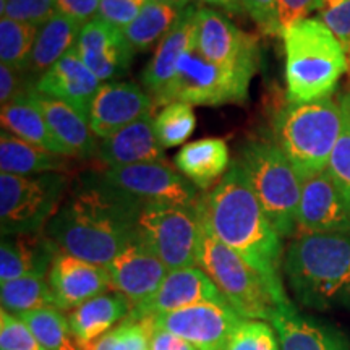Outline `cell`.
Here are the masks:
<instances>
[{"label":"cell","instance_id":"obj_25","mask_svg":"<svg viewBox=\"0 0 350 350\" xmlns=\"http://www.w3.org/2000/svg\"><path fill=\"white\" fill-rule=\"evenodd\" d=\"M133 304L112 291L85 301L68 312L67 319L80 350H88L99 338L130 317Z\"/></svg>","mask_w":350,"mask_h":350},{"label":"cell","instance_id":"obj_28","mask_svg":"<svg viewBox=\"0 0 350 350\" xmlns=\"http://www.w3.org/2000/svg\"><path fill=\"white\" fill-rule=\"evenodd\" d=\"M0 120H2V130L12 133L13 137L42 148L46 151L70 157L65 148L52 135L41 109L29 94V90L25 94L13 99L12 103L2 106Z\"/></svg>","mask_w":350,"mask_h":350},{"label":"cell","instance_id":"obj_37","mask_svg":"<svg viewBox=\"0 0 350 350\" xmlns=\"http://www.w3.org/2000/svg\"><path fill=\"white\" fill-rule=\"evenodd\" d=\"M151 326L148 319L133 321L125 319L103 338H99L88 350H151Z\"/></svg>","mask_w":350,"mask_h":350},{"label":"cell","instance_id":"obj_32","mask_svg":"<svg viewBox=\"0 0 350 350\" xmlns=\"http://www.w3.org/2000/svg\"><path fill=\"white\" fill-rule=\"evenodd\" d=\"M2 308L13 314H23L33 310L55 306L47 275H25L0 284ZM57 308V306H55Z\"/></svg>","mask_w":350,"mask_h":350},{"label":"cell","instance_id":"obj_41","mask_svg":"<svg viewBox=\"0 0 350 350\" xmlns=\"http://www.w3.org/2000/svg\"><path fill=\"white\" fill-rule=\"evenodd\" d=\"M55 13L57 0H5L3 16L41 28Z\"/></svg>","mask_w":350,"mask_h":350},{"label":"cell","instance_id":"obj_6","mask_svg":"<svg viewBox=\"0 0 350 350\" xmlns=\"http://www.w3.org/2000/svg\"><path fill=\"white\" fill-rule=\"evenodd\" d=\"M235 163L243 170L248 185L275 232L282 239L294 237L304 180L279 144L248 143Z\"/></svg>","mask_w":350,"mask_h":350},{"label":"cell","instance_id":"obj_13","mask_svg":"<svg viewBox=\"0 0 350 350\" xmlns=\"http://www.w3.org/2000/svg\"><path fill=\"white\" fill-rule=\"evenodd\" d=\"M195 47L211 62L252 77L260 64L256 38L239 29L222 13L209 8L196 10Z\"/></svg>","mask_w":350,"mask_h":350},{"label":"cell","instance_id":"obj_29","mask_svg":"<svg viewBox=\"0 0 350 350\" xmlns=\"http://www.w3.org/2000/svg\"><path fill=\"white\" fill-rule=\"evenodd\" d=\"M81 28L80 23L57 12L39 28L28 72L39 77L44 75L52 65L75 49Z\"/></svg>","mask_w":350,"mask_h":350},{"label":"cell","instance_id":"obj_43","mask_svg":"<svg viewBox=\"0 0 350 350\" xmlns=\"http://www.w3.org/2000/svg\"><path fill=\"white\" fill-rule=\"evenodd\" d=\"M279 0H242V7L248 12L258 28L265 34H281L278 18Z\"/></svg>","mask_w":350,"mask_h":350},{"label":"cell","instance_id":"obj_48","mask_svg":"<svg viewBox=\"0 0 350 350\" xmlns=\"http://www.w3.org/2000/svg\"><path fill=\"white\" fill-rule=\"evenodd\" d=\"M203 2L213 3V5H221V7L227 8V10L237 12L240 3H242V0H203Z\"/></svg>","mask_w":350,"mask_h":350},{"label":"cell","instance_id":"obj_24","mask_svg":"<svg viewBox=\"0 0 350 350\" xmlns=\"http://www.w3.org/2000/svg\"><path fill=\"white\" fill-rule=\"evenodd\" d=\"M59 252L46 232L3 235L0 243V284L25 278L47 275Z\"/></svg>","mask_w":350,"mask_h":350},{"label":"cell","instance_id":"obj_3","mask_svg":"<svg viewBox=\"0 0 350 350\" xmlns=\"http://www.w3.org/2000/svg\"><path fill=\"white\" fill-rule=\"evenodd\" d=\"M282 271L295 300L312 310L350 305V230L299 234Z\"/></svg>","mask_w":350,"mask_h":350},{"label":"cell","instance_id":"obj_46","mask_svg":"<svg viewBox=\"0 0 350 350\" xmlns=\"http://www.w3.org/2000/svg\"><path fill=\"white\" fill-rule=\"evenodd\" d=\"M23 86H21V78L15 68L8 65H0V103L2 106L12 103L18 96L25 94Z\"/></svg>","mask_w":350,"mask_h":350},{"label":"cell","instance_id":"obj_31","mask_svg":"<svg viewBox=\"0 0 350 350\" xmlns=\"http://www.w3.org/2000/svg\"><path fill=\"white\" fill-rule=\"evenodd\" d=\"M180 13L182 10L177 7L148 2L133 23L122 31L135 52H148L170 31Z\"/></svg>","mask_w":350,"mask_h":350},{"label":"cell","instance_id":"obj_42","mask_svg":"<svg viewBox=\"0 0 350 350\" xmlns=\"http://www.w3.org/2000/svg\"><path fill=\"white\" fill-rule=\"evenodd\" d=\"M148 0H100L98 20L113 26V28L125 29L142 13Z\"/></svg>","mask_w":350,"mask_h":350},{"label":"cell","instance_id":"obj_16","mask_svg":"<svg viewBox=\"0 0 350 350\" xmlns=\"http://www.w3.org/2000/svg\"><path fill=\"white\" fill-rule=\"evenodd\" d=\"M152 106L154 100L137 83H104L91 104L88 122L96 138L106 139L152 112Z\"/></svg>","mask_w":350,"mask_h":350},{"label":"cell","instance_id":"obj_2","mask_svg":"<svg viewBox=\"0 0 350 350\" xmlns=\"http://www.w3.org/2000/svg\"><path fill=\"white\" fill-rule=\"evenodd\" d=\"M200 201L217 239L265 279L278 305L291 304L281 275L282 237L266 217L239 164H232Z\"/></svg>","mask_w":350,"mask_h":350},{"label":"cell","instance_id":"obj_4","mask_svg":"<svg viewBox=\"0 0 350 350\" xmlns=\"http://www.w3.org/2000/svg\"><path fill=\"white\" fill-rule=\"evenodd\" d=\"M287 99L291 104L329 98L345 72L347 57L339 39L319 18H304L282 31Z\"/></svg>","mask_w":350,"mask_h":350},{"label":"cell","instance_id":"obj_47","mask_svg":"<svg viewBox=\"0 0 350 350\" xmlns=\"http://www.w3.org/2000/svg\"><path fill=\"white\" fill-rule=\"evenodd\" d=\"M150 349L151 350H198L188 340L182 339L180 336H175L169 331L151 329L150 336Z\"/></svg>","mask_w":350,"mask_h":350},{"label":"cell","instance_id":"obj_50","mask_svg":"<svg viewBox=\"0 0 350 350\" xmlns=\"http://www.w3.org/2000/svg\"><path fill=\"white\" fill-rule=\"evenodd\" d=\"M344 51H345V57H347V64H349V78H350V44H349V46H345V47H344Z\"/></svg>","mask_w":350,"mask_h":350},{"label":"cell","instance_id":"obj_14","mask_svg":"<svg viewBox=\"0 0 350 350\" xmlns=\"http://www.w3.org/2000/svg\"><path fill=\"white\" fill-rule=\"evenodd\" d=\"M229 304L211 281V278L204 273L200 266L169 271L164 282L142 304L135 305L130 317L126 319L142 321V319L154 318L157 314H164L175 310L185 308L196 304Z\"/></svg>","mask_w":350,"mask_h":350},{"label":"cell","instance_id":"obj_1","mask_svg":"<svg viewBox=\"0 0 350 350\" xmlns=\"http://www.w3.org/2000/svg\"><path fill=\"white\" fill-rule=\"evenodd\" d=\"M143 204L103 175L86 177L44 232L60 252L107 268L138 237L137 219Z\"/></svg>","mask_w":350,"mask_h":350},{"label":"cell","instance_id":"obj_19","mask_svg":"<svg viewBox=\"0 0 350 350\" xmlns=\"http://www.w3.org/2000/svg\"><path fill=\"white\" fill-rule=\"evenodd\" d=\"M107 273L111 275L112 291L125 295L135 306L154 294L164 282L169 269L156 253L137 237L107 266Z\"/></svg>","mask_w":350,"mask_h":350},{"label":"cell","instance_id":"obj_38","mask_svg":"<svg viewBox=\"0 0 350 350\" xmlns=\"http://www.w3.org/2000/svg\"><path fill=\"white\" fill-rule=\"evenodd\" d=\"M226 350H281V340L273 325L243 318L232 332Z\"/></svg>","mask_w":350,"mask_h":350},{"label":"cell","instance_id":"obj_7","mask_svg":"<svg viewBox=\"0 0 350 350\" xmlns=\"http://www.w3.org/2000/svg\"><path fill=\"white\" fill-rule=\"evenodd\" d=\"M198 213L201 221L198 266L211 278L240 317L271 321L278 301L271 294L268 284L237 253L217 239L209 226L201 201H198Z\"/></svg>","mask_w":350,"mask_h":350},{"label":"cell","instance_id":"obj_21","mask_svg":"<svg viewBox=\"0 0 350 350\" xmlns=\"http://www.w3.org/2000/svg\"><path fill=\"white\" fill-rule=\"evenodd\" d=\"M100 86L103 83L81 62L75 51H70L34 83L38 93L62 100L86 119Z\"/></svg>","mask_w":350,"mask_h":350},{"label":"cell","instance_id":"obj_18","mask_svg":"<svg viewBox=\"0 0 350 350\" xmlns=\"http://www.w3.org/2000/svg\"><path fill=\"white\" fill-rule=\"evenodd\" d=\"M349 230L350 209L327 169L305 178L297 216V235Z\"/></svg>","mask_w":350,"mask_h":350},{"label":"cell","instance_id":"obj_9","mask_svg":"<svg viewBox=\"0 0 350 350\" xmlns=\"http://www.w3.org/2000/svg\"><path fill=\"white\" fill-rule=\"evenodd\" d=\"M252 75L211 62L195 44L182 57L170 85L154 99V106L185 103L190 106H222L245 103Z\"/></svg>","mask_w":350,"mask_h":350},{"label":"cell","instance_id":"obj_26","mask_svg":"<svg viewBox=\"0 0 350 350\" xmlns=\"http://www.w3.org/2000/svg\"><path fill=\"white\" fill-rule=\"evenodd\" d=\"M29 94L41 109L54 138L62 144L70 157L88 159L98 156L99 146L96 143V135L83 113L62 100L38 93L34 88L29 90Z\"/></svg>","mask_w":350,"mask_h":350},{"label":"cell","instance_id":"obj_35","mask_svg":"<svg viewBox=\"0 0 350 350\" xmlns=\"http://www.w3.org/2000/svg\"><path fill=\"white\" fill-rule=\"evenodd\" d=\"M196 126L193 107L185 103H172L165 106L154 119L156 138L164 150L187 142Z\"/></svg>","mask_w":350,"mask_h":350},{"label":"cell","instance_id":"obj_36","mask_svg":"<svg viewBox=\"0 0 350 350\" xmlns=\"http://www.w3.org/2000/svg\"><path fill=\"white\" fill-rule=\"evenodd\" d=\"M339 103L342 109V130L327 164V172L350 209V93L344 94Z\"/></svg>","mask_w":350,"mask_h":350},{"label":"cell","instance_id":"obj_22","mask_svg":"<svg viewBox=\"0 0 350 350\" xmlns=\"http://www.w3.org/2000/svg\"><path fill=\"white\" fill-rule=\"evenodd\" d=\"M196 7L183 8L170 31L157 44L154 54L142 73L144 90L154 100L174 80L182 57L193 47L196 34Z\"/></svg>","mask_w":350,"mask_h":350},{"label":"cell","instance_id":"obj_45","mask_svg":"<svg viewBox=\"0 0 350 350\" xmlns=\"http://www.w3.org/2000/svg\"><path fill=\"white\" fill-rule=\"evenodd\" d=\"M317 0H279L278 2V18L281 26V34L286 28L297 21L308 18V13L313 12Z\"/></svg>","mask_w":350,"mask_h":350},{"label":"cell","instance_id":"obj_15","mask_svg":"<svg viewBox=\"0 0 350 350\" xmlns=\"http://www.w3.org/2000/svg\"><path fill=\"white\" fill-rule=\"evenodd\" d=\"M73 51L103 85L125 77L135 55L124 31L98 18L83 26Z\"/></svg>","mask_w":350,"mask_h":350},{"label":"cell","instance_id":"obj_11","mask_svg":"<svg viewBox=\"0 0 350 350\" xmlns=\"http://www.w3.org/2000/svg\"><path fill=\"white\" fill-rule=\"evenodd\" d=\"M100 175L112 187L144 204L164 203L196 206L201 198L198 187L164 161L109 167Z\"/></svg>","mask_w":350,"mask_h":350},{"label":"cell","instance_id":"obj_12","mask_svg":"<svg viewBox=\"0 0 350 350\" xmlns=\"http://www.w3.org/2000/svg\"><path fill=\"white\" fill-rule=\"evenodd\" d=\"M242 317L229 304H196L154 318H148L151 329L180 336L198 350H226L232 332Z\"/></svg>","mask_w":350,"mask_h":350},{"label":"cell","instance_id":"obj_20","mask_svg":"<svg viewBox=\"0 0 350 350\" xmlns=\"http://www.w3.org/2000/svg\"><path fill=\"white\" fill-rule=\"evenodd\" d=\"M271 325L281 340V350H350V338L339 327L300 313L294 305L275 306Z\"/></svg>","mask_w":350,"mask_h":350},{"label":"cell","instance_id":"obj_30","mask_svg":"<svg viewBox=\"0 0 350 350\" xmlns=\"http://www.w3.org/2000/svg\"><path fill=\"white\" fill-rule=\"evenodd\" d=\"M68 167L67 156L55 154L26 143L2 130L0 133V170L13 175L62 172Z\"/></svg>","mask_w":350,"mask_h":350},{"label":"cell","instance_id":"obj_40","mask_svg":"<svg viewBox=\"0 0 350 350\" xmlns=\"http://www.w3.org/2000/svg\"><path fill=\"white\" fill-rule=\"evenodd\" d=\"M313 12L319 15L342 47L350 44V0H317Z\"/></svg>","mask_w":350,"mask_h":350},{"label":"cell","instance_id":"obj_8","mask_svg":"<svg viewBox=\"0 0 350 350\" xmlns=\"http://www.w3.org/2000/svg\"><path fill=\"white\" fill-rule=\"evenodd\" d=\"M68 180L60 172L13 175L0 172V229L3 235L46 230L59 211Z\"/></svg>","mask_w":350,"mask_h":350},{"label":"cell","instance_id":"obj_5","mask_svg":"<svg viewBox=\"0 0 350 350\" xmlns=\"http://www.w3.org/2000/svg\"><path fill=\"white\" fill-rule=\"evenodd\" d=\"M278 144L301 180L327 169L342 130L340 103L331 98L291 104L279 113Z\"/></svg>","mask_w":350,"mask_h":350},{"label":"cell","instance_id":"obj_34","mask_svg":"<svg viewBox=\"0 0 350 350\" xmlns=\"http://www.w3.org/2000/svg\"><path fill=\"white\" fill-rule=\"evenodd\" d=\"M39 26L15 21L8 16L0 18V60L16 72H28Z\"/></svg>","mask_w":350,"mask_h":350},{"label":"cell","instance_id":"obj_17","mask_svg":"<svg viewBox=\"0 0 350 350\" xmlns=\"http://www.w3.org/2000/svg\"><path fill=\"white\" fill-rule=\"evenodd\" d=\"M47 281L54 294L55 306L62 312H72L112 288L107 268L60 250L52 261Z\"/></svg>","mask_w":350,"mask_h":350},{"label":"cell","instance_id":"obj_33","mask_svg":"<svg viewBox=\"0 0 350 350\" xmlns=\"http://www.w3.org/2000/svg\"><path fill=\"white\" fill-rule=\"evenodd\" d=\"M18 317L28 325L44 350H80L62 310L47 306Z\"/></svg>","mask_w":350,"mask_h":350},{"label":"cell","instance_id":"obj_44","mask_svg":"<svg viewBox=\"0 0 350 350\" xmlns=\"http://www.w3.org/2000/svg\"><path fill=\"white\" fill-rule=\"evenodd\" d=\"M100 0H57V12L85 26L98 18Z\"/></svg>","mask_w":350,"mask_h":350},{"label":"cell","instance_id":"obj_10","mask_svg":"<svg viewBox=\"0 0 350 350\" xmlns=\"http://www.w3.org/2000/svg\"><path fill=\"white\" fill-rule=\"evenodd\" d=\"M137 232L169 271L198 266V204H143L137 219Z\"/></svg>","mask_w":350,"mask_h":350},{"label":"cell","instance_id":"obj_39","mask_svg":"<svg viewBox=\"0 0 350 350\" xmlns=\"http://www.w3.org/2000/svg\"><path fill=\"white\" fill-rule=\"evenodd\" d=\"M0 350H44L18 314L0 312Z\"/></svg>","mask_w":350,"mask_h":350},{"label":"cell","instance_id":"obj_23","mask_svg":"<svg viewBox=\"0 0 350 350\" xmlns=\"http://www.w3.org/2000/svg\"><path fill=\"white\" fill-rule=\"evenodd\" d=\"M98 156L109 167L164 161V148L156 138L152 112L126 125L112 137L100 139Z\"/></svg>","mask_w":350,"mask_h":350},{"label":"cell","instance_id":"obj_27","mask_svg":"<svg viewBox=\"0 0 350 350\" xmlns=\"http://www.w3.org/2000/svg\"><path fill=\"white\" fill-rule=\"evenodd\" d=\"M175 165L193 185L208 190L229 170V148L221 138L196 139L177 152Z\"/></svg>","mask_w":350,"mask_h":350},{"label":"cell","instance_id":"obj_49","mask_svg":"<svg viewBox=\"0 0 350 350\" xmlns=\"http://www.w3.org/2000/svg\"><path fill=\"white\" fill-rule=\"evenodd\" d=\"M148 2L165 3V5H172V7H177V8H180V10H183V8H187L188 0H148Z\"/></svg>","mask_w":350,"mask_h":350}]
</instances>
